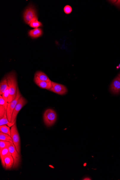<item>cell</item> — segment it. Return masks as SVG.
<instances>
[{
	"label": "cell",
	"instance_id": "cell-1",
	"mask_svg": "<svg viewBox=\"0 0 120 180\" xmlns=\"http://www.w3.org/2000/svg\"><path fill=\"white\" fill-rule=\"evenodd\" d=\"M6 77L9 89L8 103H10L16 98L17 95V89L18 87V82H17L16 74L15 72H10L8 74Z\"/></svg>",
	"mask_w": 120,
	"mask_h": 180
},
{
	"label": "cell",
	"instance_id": "cell-2",
	"mask_svg": "<svg viewBox=\"0 0 120 180\" xmlns=\"http://www.w3.org/2000/svg\"><path fill=\"white\" fill-rule=\"evenodd\" d=\"M23 17L25 22L27 25H30L34 20H38L37 11L34 6L30 5L27 7L24 12Z\"/></svg>",
	"mask_w": 120,
	"mask_h": 180
},
{
	"label": "cell",
	"instance_id": "cell-3",
	"mask_svg": "<svg viewBox=\"0 0 120 180\" xmlns=\"http://www.w3.org/2000/svg\"><path fill=\"white\" fill-rule=\"evenodd\" d=\"M44 121L45 124L48 127L53 126L57 119V114L53 110L48 109L44 114Z\"/></svg>",
	"mask_w": 120,
	"mask_h": 180
},
{
	"label": "cell",
	"instance_id": "cell-4",
	"mask_svg": "<svg viewBox=\"0 0 120 180\" xmlns=\"http://www.w3.org/2000/svg\"><path fill=\"white\" fill-rule=\"evenodd\" d=\"M11 137L13 140V143L18 153H20V139L19 134L17 128L16 121L15 124L11 127Z\"/></svg>",
	"mask_w": 120,
	"mask_h": 180
},
{
	"label": "cell",
	"instance_id": "cell-5",
	"mask_svg": "<svg viewBox=\"0 0 120 180\" xmlns=\"http://www.w3.org/2000/svg\"><path fill=\"white\" fill-rule=\"evenodd\" d=\"M27 102V101L24 97H22V96L19 99L18 102L17 103L16 107H15L12 115V118L11 123L12 125L15 124V121H16V118L18 113L21 110L22 108L26 104Z\"/></svg>",
	"mask_w": 120,
	"mask_h": 180
},
{
	"label": "cell",
	"instance_id": "cell-6",
	"mask_svg": "<svg viewBox=\"0 0 120 180\" xmlns=\"http://www.w3.org/2000/svg\"><path fill=\"white\" fill-rule=\"evenodd\" d=\"M22 95L18 87V89H17V95L16 98L12 101L11 102L8 103L7 107V116L8 121L10 122L11 121L12 115L14 109L15 107H16L19 99L20 98V97Z\"/></svg>",
	"mask_w": 120,
	"mask_h": 180
},
{
	"label": "cell",
	"instance_id": "cell-7",
	"mask_svg": "<svg viewBox=\"0 0 120 180\" xmlns=\"http://www.w3.org/2000/svg\"><path fill=\"white\" fill-rule=\"evenodd\" d=\"M52 87L49 90L60 95H64L68 91L67 89L64 85L51 81Z\"/></svg>",
	"mask_w": 120,
	"mask_h": 180
},
{
	"label": "cell",
	"instance_id": "cell-8",
	"mask_svg": "<svg viewBox=\"0 0 120 180\" xmlns=\"http://www.w3.org/2000/svg\"><path fill=\"white\" fill-rule=\"evenodd\" d=\"M8 149L10 151L12 154V156L14 160V163L13 168L15 169L18 168L20 165V154L18 153L14 145L13 144L10 146Z\"/></svg>",
	"mask_w": 120,
	"mask_h": 180
},
{
	"label": "cell",
	"instance_id": "cell-9",
	"mask_svg": "<svg viewBox=\"0 0 120 180\" xmlns=\"http://www.w3.org/2000/svg\"><path fill=\"white\" fill-rule=\"evenodd\" d=\"M111 92L114 94H118L120 92V77L117 76L113 80L110 86Z\"/></svg>",
	"mask_w": 120,
	"mask_h": 180
},
{
	"label": "cell",
	"instance_id": "cell-10",
	"mask_svg": "<svg viewBox=\"0 0 120 180\" xmlns=\"http://www.w3.org/2000/svg\"><path fill=\"white\" fill-rule=\"evenodd\" d=\"M34 80L36 84L40 88L50 90L52 87V83L51 82H47L41 80L37 78V77L34 76Z\"/></svg>",
	"mask_w": 120,
	"mask_h": 180
},
{
	"label": "cell",
	"instance_id": "cell-11",
	"mask_svg": "<svg viewBox=\"0 0 120 180\" xmlns=\"http://www.w3.org/2000/svg\"><path fill=\"white\" fill-rule=\"evenodd\" d=\"M12 154L8 148H5L1 150H0V158H1V164L3 167L5 168L6 165H5L4 159L5 157L7 156H11Z\"/></svg>",
	"mask_w": 120,
	"mask_h": 180
},
{
	"label": "cell",
	"instance_id": "cell-12",
	"mask_svg": "<svg viewBox=\"0 0 120 180\" xmlns=\"http://www.w3.org/2000/svg\"><path fill=\"white\" fill-rule=\"evenodd\" d=\"M43 33L42 29L40 28H35L31 30L29 32V35L32 38H36L40 37Z\"/></svg>",
	"mask_w": 120,
	"mask_h": 180
},
{
	"label": "cell",
	"instance_id": "cell-13",
	"mask_svg": "<svg viewBox=\"0 0 120 180\" xmlns=\"http://www.w3.org/2000/svg\"><path fill=\"white\" fill-rule=\"evenodd\" d=\"M5 165H6V170H9L13 168L14 160L12 156H9L5 157L4 159Z\"/></svg>",
	"mask_w": 120,
	"mask_h": 180
},
{
	"label": "cell",
	"instance_id": "cell-14",
	"mask_svg": "<svg viewBox=\"0 0 120 180\" xmlns=\"http://www.w3.org/2000/svg\"><path fill=\"white\" fill-rule=\"evenodd\" d=\"M8 87L7 77L5 76L0 82V95H2Z\"/></svg>",
	"mask_w": 120,
	"mask_h": 180
},
{
	"label": "cell",
	"instance_id": "cell-15",
	"mask_svg": "<svg viewBox=\"0 0 120 180\" xmlns=\"http://www.w3.org/2000/svg\"><path fill=\"white\" fill-rule=\"evenodd\" d=\"M35 75L39 79L42 81L51 82L48 77L43 72L38 71L36 72Z\"/></svg>",
	"mask_w": 120,
	"mask_h": 180
},
{
	"label": "cell",
	"instance_id": "cell-16",
	"mask_svg": "<svg viewBox=\"0 0 120 180\" xmlns=\"http://www.w3.org/2000/svg\"><path fill=\"white\" fill-rule=\"evenodd\" d=\"M0 140H4V141H8L13 142L11 136L2 132H0Z\"/></svg>",
	"mask_w": 120,
	"mask_h": 180
},
{
	"label": "cell",
	"instance_id": "cell-17",
	"mask_svg": "<svg viewBox=\"0 0 120 180\" xmlns=\"http://www.w3.org/2000/svg\"><path fill=\"white\" fill-rule=\"evenodd\" d=\"M14 144L13 142L0 140V150L5 148H9L11 145Z\"/></svg>",
	"mask_w": 120,
	"mask_h": 180
},
{
	"label": "cell",
	"instance_id": "cell-18",
	"mask_svg": "<svg viewBox=\"0 0 120 180\" xmlns=\"http://www.w3.org/2000/svg\"><path fill=\"white\" fill-rule=\"evenodd\" d=\"M10 127L6 126V125L1 126H0V132L7 134L11 136V129H10Z\"/></svg>",
	"mask_w": 120,
	"mask_h": 180
},
{
	"label": "cell",
	"instance_id": "cell-19",
	"mask_svg": "<svg viewBox=\"0 0 120 180\" xmlns=\"http://www.w3.org/2000/svg\"><path fill=\"white\" fill-rule=\"evenodd\" d=\"M0 119H0V126L7 125L10 127H11L12 126V125L11 124V122L8 121L7 117V114L3 118Z\"/></svg>",
	"mask_w": 120,
	"mask_h": 180
},
{
	"label": "cell",
	"instance_id": "cell-20",
	"mask_svg": "<svg viewBox=\"0 0 120 180\" xmlns=\"http://www.w3.org/2000/svg\"><path fill=\"white\" fill-rule=\"evenodd\" d=\"M29 25L30 27L35 29L42 26V24L40 22L38 21V20H32Z\"/></svg>",
	"mask_w": 120,
	"mask_h": 180
},
{
	"label": "cell",
	"instance_id": "cell-21",
	"mask_svg": "<svg viewBox=\"0 0 120 180\" xmlns=\"http://www.w3.org/2000/svg\"><path fill=\"white\" fill-rule=\"evenodd\" d=\"M7 114V108L4 106L0 105V119Z\"/></svg>",
	"mask_w": 120,
	"mask_h": 180
},
{
	"label": "cell",
	"instance_id": "cell-22",
	"mask_svg": "<svg viewBox=\"0 0 120 180\" xmlns=\"http://www.w3.org/2000/svg\"><path fill=\"white\" fill-rule=\"evenodd\" d=\"M9 95V87H7L6 91L3 94L2 97L6 102H8V98Z\"/></svg>",
	"mask_w": 120,
	"mask_h": 180
},
{
	"label": "cell",
	"instance_id": "cell-23",
	"mask_svg": "<svg viewBox=\"0 0 120 180\" xmlns=\"http://www.w3.org/2000/svg\"><path fill=\"white\" fill-rule=\"evenodd\" d=\"M72 11V8L70 5H66L64 8V11L66 14H69L71 13Z\"/></svg>",
	"mask_w": 120,
	"mask_h": 180
},
{
	"label": "cell",
	"instance_id": "cell-24",
	"mask_svg": "<svg viewBox=\"0 0 120 180\" xmlns=\"http://www.w3.org/2000/svg\"><path fill=\"white\" fill-rule=\"evenodd\" d=\"M8 103L6 102L4 99H3L2 96H0V105L4 106L7 108Z\"/></svg>",
	"mask_w": 120,
	"mask_h": 180
},
{
	"label": "cell",
	"instance_id": "cell-25",
	"mask_svg": "<svg viewBox=\"0 0 120 180\" xmlns=\"http://www.w3.org/2000/svg\"><path fill=\"white\" fill-rule=\"evenodd\" d=\"M114 4L116 7H118V8H120V0L117 1Z\"/></svg>",
	"mask_w": 120,
	"mask_h": 180
},
{
	"label": "cell",
	"instance_id": "cell-26",
	"mask_svg": "<svg viewBox=\"0 0 120 180\" xmlns=\"http://www.w3.org/2000/svg\"><path fill=\"white\" fill-rule=\"evenodd\" d=\"M111 3H113V4H115L117 1H109Z\"/></svg>",
	"mask_w": 120,
	"mask_h": 180
},
{
	"label": "cell",
	"instance_id": "cell-27",
	"mask_svg": "<svg viewBox=\"0 0 120 180\" xmlns=\"http://www.w3.org/2000/svg\"><path fill=\"white\" fill-rule=\"evenodd\" d=\"M83 180H91V179H90V178H84V179H83Z\"/></svg>",
	"mask_w": 120,
	"mask_h": 180
},
{
	"label": "cell",
	"instance_id": "cell-28",
	"mask_svg": "<svg viewBox=\"0 0 120 180\" xmlns=\"http://www.w3.org/2000/svg\"><path fill=\"white\" fill-rule=\"evenodd\" d=\"M119 68H120V64H119L118 66L116 67V69H119Z\"/></svg>",
	"mask_w": 120,
	"mask_h": 180
},
{
	"label": "cell",
	"instance_id": "cell-29",
	"mask_svg": "<svg viewBox=\"0 0 120 180\" xmlns=\"http://www.w3.org/2000/svg\"><path fill=\"white\" fill-rule=\"evenodd\" d=\"M118 76L120 77V73L118 75Z\"/></svg>",
	"mask_w": 120,
	"mask_h": 180
}]
</instances>
